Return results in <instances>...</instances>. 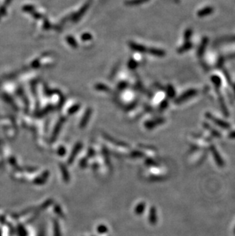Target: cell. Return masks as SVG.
Here are the masks:
<instances>
[{
  "instance_id": "6da1fadb",
  "label": "cell",
  "mask_w": 235,
  "mask_h": 236,
  "mask_svg": "<svg viewBox=\"0 0 235 236\" xmlns=\"http://www.w3.org/2000/svg\"><path fill=\"white\" fill-rule=\"evenodd\" d=\"M88 7H89V4H86V5H85V6H84V7H83V9H82V11H81V12H79V13L77 14V15H76V18H74V20H77V19H79V18H80V17H81V16H83V15L84 13H85V9H88Z\"/></svg>"
}]
</instances>
